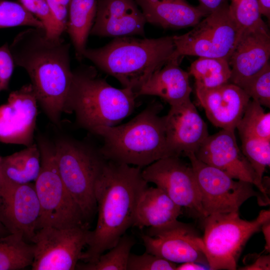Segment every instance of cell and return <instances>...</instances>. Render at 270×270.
Segmentation results:
<instances>
[{
  "label": "cell",
  "mask_w": 270,
  "mask_h": 270,
  "mask_svg": "<svg viewBox=\"0 0 270 270\" xmlns=\"http://www.w3.org/2000/svg\"><path fill=\"white\" fill-rule=\"evenodd\" d=\"M54 142L61 178L88 224L97 212L94 186L106 160L84 142L60 136Z\"/></svg>",
  "instance_id": "6"
},
{
  "label": "cell",
  "mask_w": 270,
  "mask_h": 270,
  "mask_svg": "<svg viewBox=\"0 0 270 270\" xmlns=\"http://www.w3.org/2000/svg\"><path fill=\"white\" fill-rule=\"evenodd\" d=\"M173 36L156 38L116 37L98 48H86L84 56L136 94L156 71L170 60Z\"/></svg>",
  "instance_id": "3"
},
{
  "label": "cell",
  "mask_w": 270,
  "mask_h": 270,
  "mask_svg": "<svg viewBox=\"0 0 270 270\" xmlns=\"http://www.w3.org/2000/svg\"><path fill=\"white\" fill-rule=\"evenodd\" d=\"M240 270H270V256H260L252 264L246 265Z\"/></svg>",
  "instance_id": "39"
},
{
  "label": "cell",
  "mask_w": 270,
  "mask_h": 270,
  "mask_svg": "<svg viewBox=\"0 0 270 270\" xmlns=\"http://www.w3.org/2000/svg\"><path fill=\"white\" fill-rule=\"evenodd\" d=\"M210 270L208 266L195 262H188L180 264L176 268V270Z\"/></svg>",
  "instance_id": "40"
},
{
  "label": "cell",
  "mask_w": 270,
  "mask_h": 270,
  "mask_svg": "<svg viewBox=\"0 0 270 270\" xmlns=\"http://www.w3.org/2000/svg\"><path fill=\"white\" fill-rule=\"evenodd\" d=\"M2 156L0 154V184L3 181L4 179L3 177V175H2V165H1Z\"/></svg>",
  "instance_id": "44"
},
{
  "label": "cell",
  "mask_w": 270,
  "mask_h": 270,
  "mask_svg": "<svg viewBox=\"0 0 270 270\" xmlns=\"http://www.w3.org/2000/svg\"><path fill=\"white\" fill-rule=\"evenodd\" d=\"M188 32L174 36V49L170 60L179 63L186 56L228 60L240 34L229 5L204 18Z\"/></svg>",
  "instance_id": "9"
},
{
  "label": "cell",
  "mask_w": 270,
  "mask_h": 270,
  "mask_svg": "<svg viewBox=\"0 0 270 270\" xmlns=\"http://www.w3.org/2000/svg\"><path fill=\"white\" fill-rule=\"evenodd\" d=\"M142 238L146 252L176 264L195 262L208 266L202 238L187 224L178 220L170 226L150 228Z\"/></svg>",
  "instance_id": "15"
},
{
  "label": "cell",
  "mask_w": 270,
  "mask_h": 270,
  "mask_svg": "<svg viewBox=\"0 0 270 270\" xmlns=\"http://www.w3.org/2000/svg\"><path fill=\"white\" fill-rule=\"evenodd\" d=\"M38 101L30 84L10 94L0 106V142L23 145L34 144Z\"/></svg>",
  "instance_id": "16"
},
{
  "label": "cell",
  "mask_w": 270,
  "mask_h": 270,
  "mask_svg": "<svg viewBox=\"0 0 270 270\" xmlns=\"http://www.w3.org/2000/svg\"><path fill=\"white\" fill-rule=\"evenodd\" d=\"M146 22L134 0H98L90 34L121 37L144 35Z\"/></svg>",
  "instance_id": "19"
},
{
  "label": "cell",
  "mask_w": 270,
  "mask_h": 270,
  "mask_svg": "<svg viewBox=\"0 0 270 270\" xmlns=\"http://www.w3.org/2000/svg\"><path fill=\"white\" fill-rule=\"evenodd\" d=\"M198 6L208 15L210 13L229 5L228 0H198Z\"/></svg>",
  "instance_id": "38"
},
{
  "label": "cell",
  "mask_w": 270,
  "mask_h": 270,
  "mask_svg": "<svg viewBox=\"0 0 270 270\" xmlns=\"http://www.w3.org/2000/svg\"><path fill=\"white\" fill-rule=\"evenodd\" d=\"M88 226L66 228L44 226L31 240L34 246L32 270H74L87 246Z\"/></svg>",
  "instance_id": "11"
},
{
  "label": "cell",
  "mask_w": 270,
  "mask_h": 270,
  "mask_svg": "<svg viewBox=\"0 0 270 270\" xmlns=\"http://www.w3.org/2000/svg\"><path fill=\"white\" fill-rule=\"evenodd\" d=\"M98 0H70L66 31L75 50L76 58H84L88 35L96 13Z\"/></svg>",
  "instance_id": "24"
},
{
  "label": "cell",
  "mask_w": 270,
  "mask_h": 270,
  "mask_svg": "<svg viewBox=\"0 0 270 270\" xmlns=\"http://www.w3.org/2000/svg\"><path fill=\"white\" fill-rule=\"evenodd\" d=\"M146 22L164 28L193 27L208 16L186 0H134Z\"/></svg>",
  "instance_id": "21"
},
{
  "label": "cell",
  "mask_w": 270,
  "mask_h": 270,
  "mask_svg": "<svg viewBox=\"0 0 270 270\" xmlns=\"http://www.w3.org/2000/svg\"><path fill=\"white\" fill-rule=\"evenodd\" d=\"M142 174L147 182L154 184L177 204L204 218L200 194L192 170L179 156L158 160L146 166Z\"/></svg>",
  "instance_id": "12"
},
{
  "label": "cell",
  "mask_w": 270,
  "mask_h": 270,
  "mask_svg": "<svg viewBox=\"0 0 270 270\" xmlns=\"http://www.w3.org/2000/svg\"><path fill=\"white\" fill-rule=\"evenodd\" d=\"M258 1L261 14L269 19L270 17V0H258Z\"/></svg>",
  "instance_id": "42"
},
{
  "label": "cell",
  "mask_w": 270,
  "mask_h": 270,
  "mask_svg": "<svg viewBox=\"0 0 270 270\" xmlns=\"http://www.w3.org/2000/svg\"><path fill=\"white\" fill-rule=\"evenodd\" d=\"M34 246L18 233L0 236V270H20L31 266Z\"/></svg>",
  "instance_id": "26"
},
{
  "label": "cell",
  "mask_w": 270,
  "mask_h": 270,
  "mask_svg": "<svg viewBox=\"0 0 270 270\" xmlns=\"http://www.w3.org/2000/svg\"><path fill=\"white\" fill-rule=\"evenodd\" d=\"M189 76L178 62L169 60L151 76L136 95L158 96L170 106L180 104L190 99L192 89Z\"/></svg>",
  "instance_id": "23"
},
{
  "label": "cell",
  "mask_w": 270,
  "mask_h": 270,
  "mask_svg": "<svg viewBox=\"0 0 270 270\" xmlns=\"http://www.w3.org/2000/svg\"><path fill=\"white\" fill-rule=\"evenodd\" d=\"M182 208L160 188L148 186L138 200L132 226L160 228L170 226L178 221Z\"/></svg>",
  "instance_id": "22"
},
{
  "label": "cell",
  "mask_w": 270,
  "mask_h": 270,
  "mask_svg": "<svg viewBox=\"0 0 270 270\" xmlns=\"http://www.w3.org/2000/svg\"><path fill=\"white\" fill-rule=\"evenodd\" d=\"M163 117L168 156L194 153L209 136L206 124L190 99L170 106Z\"/></svg>",
  "instance_id": "17"
},
{
  "label": "cell",
  "mask_w": 270,
  "mask_h": 270,
  "mask_svg": "<svg viewBox=\"0 0 270 270\" xmlns=\"http://www.w3.org/2000/svg\"><path fill=\"white\" fill-rule=\"evenodd\" d=\"M4 178L18 184L35 182L40 170V152L36 143L12 154L2 156Z\"/></svg>",
  "instance_id": "25"
},
{
  "label": "cell",
  "mask_w": 270,
  "mask_h": 270,
  "mask_svg": "<svg viewBox=\"0 0 270 270\" xmlns=\"http://www.w3.org/2000/svg\"><path fill=\"white\" fill-rule=\"evenodd\" d=\"M135 244L130 236L124 234L109 252L102 254L94 263H78L76 270H126L131 250Z\"/></svg>",
  "instance_id": "28"
},
{
  "label": "cell",
  "mask_w": 270,
  "mask_h": 270,
  "mask_svg": "<svg viewBox=\"0 0 270 270\" xmlns=\"http://www.w3.org/2000/svg\"><path fill=\"white\" fill-rule=\"evenodd\" d=\"M262 106L270 107V64L269 62L258 73L238 86Z\"/></svg>",
  "instance_id": "33"
},
{
  "label": "cell",
  "mask_w": 270,
  "mask_h": 270,
  "mask_svg": "<svg viewBox=\"0 0 270 270\" xmlns=\"http://www.w3.org/2000/svg\"><path fill=\"white\" fill-rule=\"evenodd\" d=\"M242 152L262 184L263 175L270 165V140L251 136L240 137Z\"/></svg>",
  "instance_id": "30"
},
{
  "label": "cell",
  "mask_w": 270,
  "mask_h": 270,
  "mask_svg": "<svg viewBox=\"0 0 270 270\" xmlns=\"http://www.w3.org/2000/svg\"><path fill=\"white\" fill-rule=\"evenodd\" d=\"M264 234V238L266 242L265 250L268 252L270 250V220L264 222L261 228Z\"/></svg>",
  "instance_id": "41"
},
{
  "label": "cell",
  "mask_w": 270,
  "mask_h": 270,
  "mask_svg": "<svg viewBox=\"0 0 270 270\" xmlns=\"http://www.w3.org/2000/svg\"><path fill=\"white\" fill-rule=\"evenodd\" d=\"M72 72L64 112H74L80 127L92 133L99 127L116 126L132 112L137 97L134 91L112 86L93 66Z\"/></svg>",
  "instance_id": "4"
},
{
  "label": "cell",
  "mask_w": 270,
  "mask_h": 270,
  "mask_svg": "<svg viewBox=\"0 0 270 270\" xmlns=\"http://www.w3.org/2000/svg\"><path fill=\"white\" fill-rule=\"evenodd\" d=\"M40 214L34 184H18L4 179L0 184V220L10 234H20L31 242Z\"/></svg>",
  "instance_id": "13"
},
{
  "label": "cell",
  "mask_w": 270,
  "mask_h": 270,
  "mask_svg": "<svg viewBox=\"0 0 270 270\" xmlns=\"http://www.w3.org/2000/svg\"><path fill=\"white\" fill-rule=\"evenodd\" d=\"M55 24L57 37L66 31L70 0H46Z\"/></svg>",
  "instance_id": "36"
},
{
  "label": "cell",
  "mask_w": 270,
  "mask_h": 270,
  "mask_svg": "<svg viewBox=\"0 0 270 270\" xmlns=\"http://www.w3.org/2000/svg\"><path fill=\"white\" fill-rule=\"evenodd\" d=\"M9 48L15 65L28 74L38 104L59 125L72 79L70 44L62 36L48 38L43 28L30 27L18 33Z\"/></svg>",
  "instance_id": "1"
},
{
  "label": "cell",
  "mask_w": 270,
  "mask_h": 270,
  "mask_svg": "<svg viewBox=\"0 0 270 270\" xmlns=\"http://www.w3.org/2000/svg\"><path fill=\"white\" fill-rule=\"evenodd\" d=\"M229 10L240 32L264 26L258 0H228Z\"/></svg>",
  "instance_id": "31"
},
{
  "label": "cell",
  "mask_w": 270,
  "mask_h": 270,
  "mask_svg": "<svg viewBox=\"0 0 270 270\" xmlns=\"http://www.w3.org/2000/svg\"><path fill=\"white\" fill-rule=\"evenodd\" d=\"M162 108L154 102L126 124L96 128L92 134L103 138L100 148L104 158L142 168L168 157Z\"/></svg>",
  "instance_id": "5"
},
{
  "label": "cell",
  "mask_w": 270,
  "mask_h": 270,
  "mask_svg": "<svg viewBox=\"0 0 270 270\" xmlns=\"http://www.w3.org/2000/svg\"><path fill=\"white\" fill-rule=\"evenodd\" d=\"M194 154L200 160L221 170L232 178L255 186L269 201L264 184L258 182L238 145L234 130L222 129L208 136Z\"/></svg>",
  "instance_id": "14"
},
{
  "label": "cell",
  "mask_w": 270,
  "mask_h": 270,
  "mask_svg": "<svg viewBox=\"0 0 270 270\" xmlns=\"http://www.w3.org/2000/svg\"><path fill=\"white\" fill-rule=\"evenodd\" d=\"M14 66L9 45L6 43L0 46V94L8 90Z\"/></svg>",
  "instance_id": "37"
},
{
  "label": "cell",
  "mask_w": 270,
  "mask_h": 270,
  "mask_svg": "<svg viewBox=\"0 0 270 270\" xmlns=\"http://www.w3.org/2000/svg\"><path fill=\"white\" fill-rule=\"evenodd\" d=\"M203 251L210 270H235L247 242L270 220V210H262L252 220L240 217L238 212L204 218Z\"/></svg>",
  "instance_id": "8"
},
{
  "label": "cell",
  "mask_w": 270,
  "mask_h": 270,
  "mask_svg": "<svg viewBox=\"0 0 270 270\" xmlns=\"http://www.w3.org/2000/svg\"><path fill=\"white\" fill-rule=\"evenodd\" d=\"M196 92L208 120L224 130H235L250 100L240 88L231 82L212 88H196Z\"/></svg>",
  "instance_id": "20"
},
{
  "label": "cell",
  "mask_w": 270,
  "mask_h": 270,
  "mask_svg": "<svg viewBox=\"0 0 270 270\" xmlns=\"http://www.w3.org/2000/svg\"><path fill=\"white\" fill-rule=\"evenodd\" d=\"M188 74L194 78L196 88H212L230 82L231 69L226 59L199 57L191 64Z\"/></svg>",
  "instance_id": "27"
},
{
  "label": "cell",
  "mask_w": 270,
  "mask_h": 270,
  "mask_svg": "<svg viewBox=\"0 0 270 270\" xmlns=\"http://www.w3.org/2000/svg\"><path fill=\"white\" fill-rule=\"evenodd\" d=\"M19 0L28 11L42 22L48 38H59L56 36L54 22L46 0Z\"/></svg>",
  "instance_id": "35"
},
{
  "label": "cell",
  "mask_w": 270,
  "mask_h": 270,
  "mask_svg": "<svg viewBox=\"0 0 270 270\" xmlns=\"http://www.w3.org/2000/svg\"><path fill=\"white\" fill-rule=\"evenodd\" d=\"M184 154L190 162L200 194L204 218L238 212L240 206L253 196L262 200L252 184L232 178L221 170L200 160L192 152Z\"/></svg>",
  "instance_id": "10"
},
{
  "label": "cell",
  "mask_w": 270,
  "mask_h": 270,
  "mask_svg": "<svg viewBox=\"0 0 270 270\" xmlns=\"http://www.w3.org/2000/svg\"><path fill=\"white\" fill-rule=\"evenodd\" d=\"M18 26L44 28L42 22L20 4L0 0V28Z\"/></svg>",
  "instance_id": "32"
},
{
  "label": "cell",
  "mask_w": 270,
  "mask_h": 270,
  "mask_svg": "<svg viewBox=\"0 0 270 270\" xmlns=\"http://www.w3.org/2000/svg\"><path fill=\"white\" fill-rule=\"evenodd\" d=\"M142 171L138 166L106 160L95 184L98 220L81 256L84 262H96L132 226L138 200L148 186Z\"/></svg>",
  "instance_id": "2"
},
{
  "label": "cell",
  "mask_w": 270,
  "mask_h": 270,
  "mask_svg": "<svg viewBox=\"0 0 270 270\" xmlns=\"http://www.w3.org/2000/svg\"><path fill=\"white\" fill-rule=\"evenodd\" d=\"M240 136L270 140V112H266L257 102L250 100L236 126Z\"/></svg>",
  "instance_id": "29"
},
{
  "label": "cell",
  "mask_w": 270,
  "mask_h": 270,
  "mask_svg": "<svg viewBox=\"0 0 270 270\" xmlns=\"http://www.w3.org/2000/svg\"><path fill=\"white\" fill-rule=\"evenodd\" d=\"M36 140L41 159L40 172L34 184L40 208L38 230L44 226L66 228L88 226L61 178L54 142L42 134L38 135Z\"/></svg>",
  "instance_id": "7"
},
{
  "label": "cell",
  "mask_w": 270,
  "mask_h": 270,
  "mask_svg": "<svg viewBox=\"0 0 270 270\" xmlns=\"http://www.w3.org/2000/svg\"><path fill=\"white\" fill-rule=\"evenodd\" d=\"M10 234L0 220V236H6Z\"/></svg>",
  "instance_id": "43"
},
{
  "label": "cell",
  "mask_w": 270,
  "mask_h": 270,
  "mask_svg": "<svg viewBox=\"0 0 270 270\" xmlns=\"http://www.w3.org/2000/svg\"><path fill=\"white\" fill-rule=\"evenodd\" d=\"M270 36L267 25L242 30L228 60L230 82L238 86L269 62Z\"/></svg>",
  "instance_id": "18"
},
{
  "label": "cell",
  "mask_w": 270,
  "mask_h": 270,
  "mask_svg": "<svg viewBox=\"0 0 270 270\" xmlns=\"http://www.w3.org/2000/svg\"><path fill=\"white\" fill-rule=\"evenodd\" d=\"M177 264L156 255L145 252L130 255L126 270H176Z\"/></svg>",
  "instance_id": "34"
}]
</instances>
